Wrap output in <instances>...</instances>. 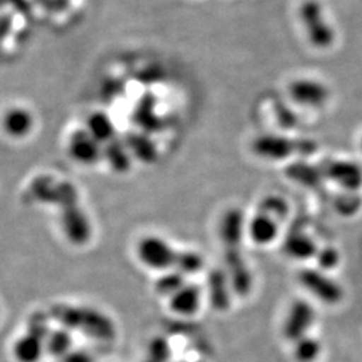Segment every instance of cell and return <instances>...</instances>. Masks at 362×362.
Returning <instances> with one entry per match:
<instances>
[{
    "mask_svg": "<svg viewBox=\"0 0 362 362\" xmlns=\"http://www.w3.org/2000/svg\"><path fill=\"white\" fill-rule=\"evenodd\" d=\"M204 267V259L194 251H177V257L175 262V270L182 275H192L202 272Z\"/></svg>",
    "mask_w": 362,
    "mask_h": 362,
    "instance_id": "23",
    "label": "cell"
},
{
    "mask_svg": "<svg viewBox=\"0 0 362 362\" xmlns=\"http://www.w3.org/2000/svg\"><path fill=\"white\" fill-rule=\"evenodd\" d=\"M130 155L143 163H153L157 158V149L152 140L143 133H128L124 139Z\"/></svg>",
    "mask_w": 362,
    "mask_h": 362,
    "instance_id": "20",
    "label": "cell"
},
{
    "mask_svg": "<svg viewBox=\"0 0 362 362\" xmlns=\"http://www.w3.org/2000/svg\"><path fill=\"white\" fill-rule=\"evenodd\" d=\"M46 350L50 351L52 356H62L65 357L66 354L71 350V337L69 336V333L66 332L65 327L49 333V336L46 338Z\"/></svg>",
    "mask_w": 362,
    "mask_h": 362,
    "instance_id": "26",
    "label": "cell"
},
{
    "mask_svg": "<svg viewBox=\"0 0 362 362\" xmlns=\"http://www.w3.org/2000/svg\"><path fill=\"white\" fill-rule=\"evenodd\" d=\"M64 362H93V357L86 351H69L64 357Z\"/></svg>",
    "mask_w": 362,
    "mask_h": 362,
    "instance_id": "30",
    "label": "cell"
},
{
    "mask_svg": "<svg viewBox=\"0 0 362 362\" xmlns=\"http://www.w3.org/2000/svg\"><path fill=\"white\" fill-rule=\"evenodd\" d=\"M149 356L152 362L168 361L170 356L168 342L164 338H155L149 345Z\"/></svg>",
    "mask_w": 362,
    "mask_h": 362,
    "instance_id": "28",
    "label": "cell"
},
{
    "mask_svg": "<svg viewBox=\"0 0 362 362\" xmlns=\"http://www.w3.org/2000/svg\"><path fill=\"white\" fill-rule=\"evenodd\" d=\"M46 350V339L33 332L18 337L13 344V357L18 362H38Z\"/></svg>",
    "mask_w": 362,
    "mask_h": 362,
    "instance_id": "15",
    "label": "cell"
},
{
    "mask_svg": "<svg viewBox=\"0 0 362 362\" xmlns=\"http://www.w3.org/2000/svg\"><path fill=\"white\" fill-rule=\"evenodd\" d=\"M137 257L145 267L156 272H168L175 267L177 251L160 236L148 235L137 245Z\"/></svg>",
    "mask_w": 362,
    "mask_h": 362,
    "instance_id": "4",
    "label": "cell"
},
{
    "mask_svg": "<svg viewBox=\"0 0 362 362\" xmlns=\"http://www.w3.org/2000/svg\"><path fill=\"white\" fill-rule=\"evenodd\" d=\"M284 251L291 259L308 260L317 255L318 247L308 233L291 231L286 236Z\"/></svg>",
    "mask_w": 362,
    "mask_h": 362,
    "instance_id": "17",
    "label": "cell"
},
{
    "mask_svg": "<svg viewBox=\"0 0 362 362\" xmlns=\"http://www.w3.org/2000/svg\"><path fill=\"white\" fill-rule=\"evenodd\" d=\"M315 258L318 262V266L322 270H332L339 263V252L333 247H325V248L318 250Z\"/></svg>",
    "mask_w": 362,
    "mask_h": 362,
    "instance_id": "27",
    "label": "cell"
},
{
    "mask_svg": "<svg viewBox=\"0 0 362 362\" xmlns=\"http://www.w3.org/2000/svg\"><path fill=\"white\" fill-rule=\"evenodd\" d=\"M358 199L357 197H351L350 194L348 196H341L337 200V211H339L344 215H351L353 212L357 211L358 208Z\"/></svg>",
    "mask_w": 362,
    "mask_h": 362,
    "instance_id": "29",
    "label": "cell"
},
{
    "mask_svg": "<svg viewBox=\"0 0 362 362\" xmlns=\"http://www.w3.org/2000/svg\"><path fill=\"white\" fill-rule=\"evenodd\" d=\"M299 19L314 47L327 49L336 42V31L326 19L324 7L318 0H305L299 7Z\"/></svg>",
    "mask_w": 362,
    "mask_h": 362,
    "instance_id": "3",
    "label": "cell"
},
{
    "mask_svg": "<svg viewBox=\"0 0 362 362\" xmlns=\"http://www.w3.org/2000/svg\"><path fill=\"white\" fill-rule=\"evenodd\" d=\"M202 303V290L194 285H185L169 297V306L173 313L179 315H194L200 309Z\"/></svg>",
    "mask_w": 362,
    "mask_h": 362,
    "instance_id": "16",
    "label": "cell"
},
{
    "mask_svg": "<svg viewBox=\"0 0 362 362\" xmlns=\"http://www.w3.org/2000/svg\"><path fill=\"white\" fill-rule=\"evenodd\" d=\"M286 176L294 182L306 188L318 187L322 179L321 170L313 167L305 161H297L290 164L285 170Z\"/></svg>",
    "mask_w": 362,
    "mask_h": 362,
    "instance_id": "21",
    "label": "cell"
},
{
    "mask_svg": "<svg viewBox=\"0 0 362 362\" xmlns=\"http://www.w3.org/2000/svg\"><path fill=\"white\" fill-rule=\"evenodd\" d=\"M132 157L127 144L118 139L105 144L103 148V158L106 160L109 167L117 173H127L132 168Z\"/></svg>",
    "mask_w": 362,
    "mask_h": 362,
    "instance_id": "18",
    "label": "cell"
},
{
    "mask_svg": "<svg viewBox=\"0 0 362 362\" xmlns=\"http://www.w3.org/2000/svg\"><path fill=\"white\" fill-rule=\"evenodd\" d=\"M251 149L262 160L284 161L294 155H310L315 149V144L279 134H262L254 139Z\"/></svg>",
    "mask_w": 362,
    "mask_h": 362,
    "instance_id": "2",
    "label": "cell"
},
{
    "mask_svg": "<svg viewBox=\"0 0 362 362\" xmlns=\"http://www.w3.org/2000/svg\"><path fill=\"white\" fill-rule=\"evenodd\" d=\"M208 299L211 306L218 311H226L231 305L233 287L227 272L212 270L207 278Z\"/></svg>",
    "mask_w": 362,
    "mask_h": 362,
    "instance_id": "12",
    "label": "cell"
},
{
    "mask_svg": "<svg viewBox=\"0 0 362 362\" xmlns=\"http://www.w3.org/2000/svg\"><path fill=\"white\" fill-rule=\"evenodd\" d=\"M61 228L66 239L76 246H83L90 240V220L79 204L62 208Z\"/></svg>",
    "mask_w": 362,
    "mask_h": 362,
    "instance_id": "7",
    "label": "cell"
},
{
    "mask_svg": "<svg viewBox=\"0 0 362 362\" xmlns=\"http://www.w3.org/2000/svg\"><path fill=\"white\" fill-rule=\"evenodd\" d=\"M288 95L294 104L310 109H320L327 104L330 91L320 81L300 78L290 83Z\"/></svg>",
    "mask_w": 362,
    "mask_h": 362,
    "instance_id": "6",
    "label": "cell"
},
{
    "mask_svg": "<svg viewBox=\"0 0 362 362\" xmlns=\"http://www.w3.org/2000/svg\"><path fill=\"white\" fill-rule=\"evenodd\" d=\"M86 130L103 146L116 139V127L110 117L104 112L91 113L86 121Z\"/></svg>",
    "mask_w": 362,
    "mask_h": 362,
    "instance_id": "19",
    "label": "cell"
},
{
    "mask_svg": "<svg viewBox=\"0 0 362 362\" xmlns=\"http://www.w3.org/2000/svg\"><path fill=\"white\" fill-rule=\"evenodd\" d=\"M361 149H362V139H361Z\"/></svg>",
    "mask_w": 362,
    "mask_h": 362,
    "instance_id": "31",
    "label": "cell"
},
{
    "mask_svg": "<svg viewBox=\"0 0 362 362\" xmlns=\"http://www.w3.org/2000/svg\"><path fill=\"white\" fill-rule=\"evenodd\" d=\"M279 226L281 223L272 216L258 212L247 221V236L258 246H267L278 238Z\"/></svg>",
    "mask_w": 362,
    "mask_h": 362,
    "instance_id": "14",
    "label": "cell"
},
{
    "mask_svg": "<svg viewBox=\"0 0 362 362\" xmlns=\"http://www.w3.org/2000/svg\"><path fill=\"white\" fill-rule=\"evenodd\" d=\"M294 348V356L298 362H314L321 354V342L313 337H303L298 339Z\"/></svg>",
    "mask_w": 362,
    "mask_h": 362,
    "instance_id": "24",
    "label": "cell"
},
{
    "mask_svg": "<svg viewBox=\"0 0 362 362\" xmlns=\"http://www.w3.org/2000/svg\"><path fill=\"white\" fill-rule=\"evenodd\" d=\"M54 318L65 326V329H74L83 332L88 336L94 337L95 339H113L116 336V326L113 321L100 310L85 308V306H73V305H57L52 309Z\"/></svg>",
    "mask_w": 362,
    "mask_h": 362,
    "instance_id": "1",
    "label": "cell"
},
{
    "mask_svg": "<svg viewBox=\"0 0 362 362\" xmlns=\"http://www.w3.org/2000/svg\"><path fill=\"white\" fill-rule=\"evenodd\" d=\"M247 235V221L245 214L239 208H230L221 216L219 223V236L223 247L243 246Z\"/></svg>",
    "mask_w": 362,
    "mask_h": 362,
    "instance_id": "10",
    "label": "cell"
},
{
    "mask_svg": "<svg viewBox=\"0 0 362 362\" xmlns=\"http://www.w3.org/2000/svg\"><path fill=\"white\" fill-rule=\"evenodd\" d=\"M314 320L315 310L308 300L298 299L293 302L284 325V336L286 339L297 342L298 339L306 337L314 324Z\"/></svg>",
    "mask_w": 362,
    "mask_h": 362,
    "instance_id": "8",
    "label": "cell"
},
{
    "mask_svg": "<svg viewBox=\"0 0 362 362\" xmlns=\"http://www.w3.org/2000/svg\"><path fill=\"white\" fill-rule=\"evenodd\" d=\"M298 281L311 296L327 305H337L344 299V288L333 278L317 269H302Z\"/></svg>",
    "mask_w": 362,
    "mask_h": 362,
    "instance_id": "5",
    "label": "cell"
},
{
    "mask_svg": "<svg viewBox=\"0 0 362 362\" xmlns=\"http://www.w3.org/2000/svg\"><path fill=\"white\" fill-rule=\"evenodd\" d=\"M69 155L82 165H93L103 158V145L86 129L74 132L69 139Z\"/></svg>",
    "mask_w": 362,
    "mask_h": 362,
    "instance_id": "9",
    "label": "cell"
},
{
    "mask_svg": "<svg viewBox=\"0 0 362 362\" xmlns=\"http://www.w3.org/2000/svg\"><path fill=\"white\" fill-rule=\"evenodd\" d=\"M185 285V275L177 270H170L163 274L156 282V291L163 297H172Z\"/></svg>",
    "mask_w": 362,
    "mask_h": 362,
    "instance_id": "25",
    "label": "cell"
},
{
    "mask_svg": "<svg viewBox=\"0 0 362 362\" xmlns=\"http://www.w3.org/2000/svg\"><path fill=\"white\" fill-rule=\"evenodd\" d=\"M258 212L266 214V215L272 216V219L276 220L278 223H282L287 219V216L290 214V207L284 197L276 196V194H270V196H266L264 199H262V202L259 203Z\"/></svg>",
    "mask_w": 362,
    "mask_h": 362,
    "instance_id": "22",
    "label": "cell"
},
{
    "mask_svg": "<svg viewBox=\"0 0 362 362\" xmlns=\"http://www.w3.org/2000/svg\"><path fill=\"white\" fill-rule=\"evenodd\" d=\"M1 127L7 136L15 140H22L30 136V133L35 128V119L30 110L15 106L4 113Z\"/></svg>",
    "mask_w": 362,
    "mask_h": 362,
    "instance_id": "13",
    "label": "cell"
},
{
    "mask_svg": "<svg viewBox=\"0 0 362 362\" xmlns=\"http://www.w3.org/2000/svg\"><path fill=\"white\" fill-rule=\"evenodd\" d=\"M325 175L348 192L358 191L362 187V169L351 161H332L326 165Z\"/></svg>",
    "mask_w": 362,
    "mask_h": 362,
    "instance_id": "11",
    "label": "cell"
}]
</instances>
